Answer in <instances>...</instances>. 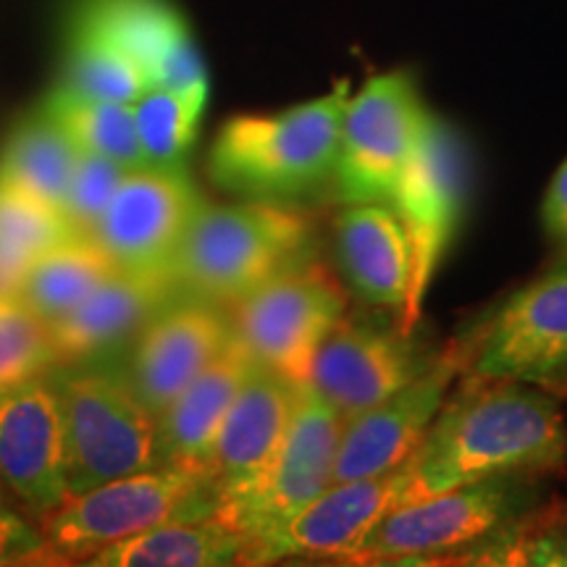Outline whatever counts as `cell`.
Masks as SVG:
<instances>
[{
	"instance_id": "obj_1",
	"label": "cell",
	"mask_w": 567,
	"mask_h": 567,
	"mask_svg": "<svg viewBox=\"0 0 567 567\" xmlns=\"http://www.w3.org/2000/svg\"><path fill=\"white\" fill-rule=\"evenodd\" d=\"M565 463L567 423L555 396L526 381L471 373L400 465V505L481 478L538 476Z\"/></svg>"
},
{
	"instance_id": "obj_2",
	"label": "cell",
	"mask_w": 567,
	"mask_h": 567,
	"mask_svg": "<svg viewBox=\"0 0 567 567\" xmlns=\"http://www.w3.org/2000/svg\"><path fill=\"white\" fill-rule=\"evenodd\" d=\"M350 82L279 113L234 116L218 130L208 172L218 187L258 200L302 195L334 176Z\"/></svg>"
},
{
	"instance_id": "obj_3",
	"label": "cell",
	"mask_w": 567,
	"mask_h": 567,
	"mask_svg": "<svg viewBox=\"0 0 567 567\" xmlns=\"http://www.w3.org/2000/svg\"><path fill=\"white\" fill-rule=\"evenodd\" d=\"M308 239V221L300 213L274 200L203 203L172 268L182 292L216 305H234L284 268L300 264Z\"/></svg>"
},
{
	"instance_id": "obj_4",
	"label": "cell",
	"mask_w": 567,
	"mask_h": 567,
	"mask_svg": "<svg viewBox=\"0 0 567 567\" xmlns=\"http://www.w3.org/2000/svg\"><path fill=\"white\" fill-rule=\"evenodd\" d=\"M218 499L205 473L151 467L105 481L69 496L40 520L48 563L84 565L111 544L145 534L172 520L216 515Z\"/></svg>"
},
{
	"instance_id": "obj_5",
	"label": "cell",
	"mask_w": 567,
	"mask_h": 567,
	"mask_svg": "<svg viewBox=\"0 0 567 567\" xmlns=\"http://www.w3.org/2000/svg\"><path fill=\"white\" fill-rule=\"evenodd\" d=\"M542 488L530 473H509L417 496L396 505L347 557L354 565L444 563L502 526L528 515Z\"/></svg>"
},
{
	"instance_id": "obj_6",
	"label": "cell",
	"mask_w": 567,
	"mask_h": 567,
	"mask_svg": "<svg viewBox=\"0 0 567 567\" xmlns=\"http://www.w3.org/2000/svg\"><path fill=\"white\" fill-rule=\"evenodd\" d=\"M344 417L310 384L297 386L287 436L266 473L243 496L216 509L252 547V563L266 565L268 549L316 496L334 484V463Z\"/></svg>"
},
{
	"instance_id": "obj_7",
	"label": "cell",
	"mask_w": 567,
	"mask_h": 567,
	"mask_svg": "<svg viewBox=\"0 0 567 567\" xmlns=\"http://www.w3.org/2000/svg\"><path fill=\"white\" fill-rule=\"evenodd\" d=\"M431 118L405 71L373 74L350 92L334 172L342 200L392 203Z\"/></svg>"
},
{
	"instance_id": "obj_8",
	"label": "cell",
	"mask_w": 567,
	"mask_h": 567,
	"mask_svg": "<svg viewBox=\"0 0 567 567\" xmlns=\"http://www.w3.org/2000/svg\"><path fill=\"white\" fill-rule=\"evenodd\" d=\"M55 396L69 496L155 467V417L124 381L74 375Z\"/></svg>"
},
{
	"instance_id": "obj_9",
	"label": "cell",
	"mask_w": 567,
	"mask_h": 567,
	"mask_svg": "<svg viewBox=\"0 0 567 567\" xmlns=\"http://www.w3.org/2000/svg\"><path fill=\"white\" fill-rule=\"evenodd\" d=\"M347 313V295L316 264H295L231 305L234 337L260 365L305 384L318 347Z\"/></svg>"
},
{
	"instance_id": "obj_10",
	"label": "cell",
	"mask_w": 567,
	"mask_h": 567,
	"mask_svg": "<svg viewBox=\"0 0 567 567\" xmlns=\"http://www.w3.org/2000/svg\"><path fill=\"white\" fill-rule=\"evenodd\" d=\"M467 166L457 134L436 116L431 118L392 200L410 243V289L400 310V331L405 334H413L421 323L431 281L455 239L471 184Z\"/></svg>"
},
{
	"instance_id": "obj_11",
	"label": "cell",
	"mask_w": 567,
	"mask_h": 567,
	"mask_svg": "<svg viewBox=\"0 0 567 567\" xmlns=\"http://www.w3.org/2000/svg\"><path fill=\"white\" fill-rule=\"evenodd\" d=\"M476 337L436 352L429 368L384 402L347 417L339 439L334 481L384 476L413 455L429 434L452 386L471 371Z\"/></svg>"
},
{
	"instance_id": "obj_12",
	"label": "cell",
	"mask_w": 567,
	"mask_h": 567,
	"mask_svg": "<svg viewBox=\"0 0 567 567\" xmlns=\"http://www.w3.org/2000/svg\"><path fill=\"white\" fill-rule=\"evenodd\" d=\"M471 373L567 386V255L488 318L476 337Z\"/></svg>"
},
{
	"instance_id": "obj_13",
	"label": "cell",
	"mask_w": 567,
	"mask_h": 567,
	"mask_svg": "<svg viewBox=\"0 0 567 567\" xmlns=\"http://www.w3.org/2000/svg\"><path fill=\"white\" fill-rule=\"evenodd\" d=\"M203 197L184 166L130 168L87 237L118 268L172 266Z\"/></svg>"
},
{
	"instance_id": "obj_14",
	"label": "cell",
	"mask_w": 567,
	"mask_h": 567,
	"mask_svg": "<svg viewBox=\"0 0 567 567\" xmlns=\"http://www.w3.org/2000/svg\"><path fill=\"white\" fill-rule=\"evenodd\" d=\"M434 354L425 352L413 334L386 331L342 318L318 347L305 384L337 410L352 417L400 392L429 368Z\"/></svg>"
},
{
	"instance_id": "obj_15",
	"label": "cell",
	"mask_w": 567,
	"mask_h": 567,
	"mask_svg": "<svg viewBox=\"0 0 567 567\" xmlns=\"http://www.w3.org/2000/svg\"><path fill=\"white\" fill-rule=\"evenodd\" d=\"M231 339V316L221 305L197 297L172 302L134 339L124 384L158 417Z\"/></svg>"
},
{
	"instance_id": "obj_16",
	"label": "cell",
	"mask_w": 567,
	"mask_h": 567,
	"mask_svg": "<svg viewBox=\"0 0 567 567\" xmlns=\"http://www.w3.org/2000/svg\"><path fill=\"white\" fill-rule=\"evenodd\" d=\"M71 21L130 55L151 87L208 101L203 55L187 21L168 0H80Z\"/></svg>"
},
{
	"instance_id": "obj_17",
	"label": "cell",
	"mask_w": 567,
	"mask_h": 567,
	"mask_svg": "<svg viewBox=\"0 0 567 567\" xmlns=\"http://www.w3.org/2000/svg\"><path fill=\"white\" fill-rule=\"evenodd\" d=\"M0 486L38 523L69 499L59 396L42 379L0 394Z\"/></svg>"
},
{
	"instance_id": "obj_18",
	"label": "cell",
	"mask_w": 567,
	"mask_h": 567,
	"mask_svg": "<svg viewBox=\"0 0 567 567\" xmlns=\"http://www.w3.org/2000/svg\"><path fill=\"white\" fill-rule=\"evenodd\" d=\"M184 292L172 266L116 268L80 305L48 323L59 363H76L137 337Z\"/></svg>"
},
{
	"instance_id": "obj_19",
	"label": "cell",
	"mask_w": 567,
	"mask_h": 567,
	"mask_svg": "<svg viewBox=\"0 0 567 567\" xmlns=\"http://www.w3.org/2000/svg\"><path fill=\"white\" fill-rule=\"evenodd\" d=\"M297 386L287 375L258 365L226 413L208 457L218 507L243 496L266 473L292 421ZM216 507V509H218Z\"/></svg>"
},
{
	"instance_id": "obj_20",
	"label": "cell",
	"mask_w": 567,
	"mask_h": 567,
	"mask_svg": "<svg viewBox=\"0 0 567 567\" xmlns=\"http://www.w3.org/2000/svg\"><path fill=\"white\" fill-rule=\"evenodd\" d=\"M402 471L373 478L334 481L316 496L268 549V563L284 557H331L347 563L375 523L402 499Z\"/></svg>"
},
{
	"instance_id": "obj_21",
	"label": "cell",
	"mask_w": 567,
	"mask_h": 567,
	"mask_svg": "<svg viewBox=\"0 0 567 567\" xmlns=\"http://www.w3.org/2000/svg\"><path fill=\"white\" fill-rule=\"evenodd\" d=\"M258 365L250 350L234 337L193 384L155 417V467L205 473L218 429Z\"/></svg>"
},
{
	"instance_id": "obj_22",
	"label": "cell",
	"mask_w": 567,
	"mask_h": 567,
	"mask_svg": "<svg viewBox=\"0 0 567 567\" xmlns=\"http://www.w3.org/2000/svg\"><path fill=\"white\" fill-rule=\"evenodd\" d=\"M337 255L363 300L400 313L410 289V243L392 203H347L337 218Z\"/></svg>"
},
{
	"instance_id": "obj_23",
	"label": "cell",
	"mask_w": 567,
	"mask_h": 567,
	"mask_svg": "<svg viewBox=\"0 0 567 567\" xmlns=\"http://www.w3.org/2000/svg\"><path fill=\"white\" fill-rule=\"evenodd\" d=\"M90 567H221L255 565L250 542L218 515L172 520L145 534L111 544Z\"/></svg>"
},
{
	"instance_id": "obj_24",
	"label": "cell",
	"mask_w": 567,
	"mask_h": 567,
	"mask_svg": "<svg viewBox=\"0 0 567 567\" xmlns=\"http://www.w3.org/2000/svg\"><path fill=\"white\" fill-rule=\"evenodd\" d=\"M80 147L38 109L13 126L0 147V182L24 189L63 213Z\"/></svg>"
},
{
	"instance_id": "obj_25",
	"label": "cell",
	"mask_w": 567,
	"mask_h": 567,
	"mask_svg": "<svg viewBox=\"0 0 567 567\" xmlns=\"http://www.w3.org/2000/svg\"><path fill=\"white\" fill-rule=\"evenodd\" d=\"M116 268L95 239L87 234H71L32 260L21 276L17 297L34 316L51 323L80 305Z\"/></svg>"
},
{
	"instance_id": "obj_26",
	"label": "cell",
	"mask_w": 567,
	"mask_h": 567,
	"mask_svg": "<svg viewBox=\"0 0 567 567\" xmlns=\"http://www.w3.org/2000/svg\"><path fill=\"white\" fill-rule=\"evenodd\" d=\"M40 109L69 134L80 151L105 155L126 168L147 166L142 158L132 103L101 101L55 84Z\"/></svg>"
},
{
	"instance_id": "obj_27",
	"label": "cell",
	"mask_w": 567,
	"mask_h": 567,
	"mask_svg": "<svg viewBox=\"0 0 567 567\" xmlns=\"http://www.w3.org/2000/svg\"><path fill=\"white\" fill-rule=\"evenodd\" d=\"M63 87L101 101L134 103L151 84L142 69L116 45L71 21L66 55H63Z\"/></svg>"
},
{
	"instance_id": "obj_28",
	"label": "cell",
	"mask_w": 567,
	"mask_h": 567,
	"mask_svg": "<svg viewBox=\"0 0 567 567\" xmlns=\"http://www.w3.org/2000/svg\"><path fill=\"white\" fill-rule=\"evenodd\" d=\"M208 101L166 87H147L132 103L134 130L147 166H184Z\"/></svg>"
},
{
	"instance_id": "obj_29",
	"label": "cell",
	"mask_w": 567,
	"mask_h": 567,
	"mask_svg": "<svg viewBox=\"0 0 567 567\" xmlns=\"http://www.w3.org/2000/svg\"><path fill=\"white\" fill-rule=\"evenodd\" d=\"M71 224L53 205L0 182V258L21 274L38 255L69 239Z\"/></svg>"
},
{
	"instance_id": "obj_30",
	"label": "cell",
	"mask_w": 567,
	"mask_h": 567,
	"mask_svg": "<svg viewBox=\"0 0 567 567\" xmlns=\"http://www.w3.org/2000/svg\"><path fill=\"white\" fill-rule=\"evenodd\" d=\"M59 365L51 331L19 297L0 300V394L38 381Z\"/></svg>"
},
{
	"instance_id": "obj_31",
	"label": "cell",
	"mask_w": 567,
	"mask_h": 567,
	"mask_svg": "<svg viewBox=\"0 0 567 567\" xmlns=\"http://www.w3.org/2000/svg\"><path fill=\"white\" fill-rule=\"evenodd\" d=\"M130 168L105 155L80 151L63 216L76 234H92Z\"/></svg>"
},
{
	"instance_id": "obj_32",
	"label": "cell",
	"mask_w": 567,
	"mask_h": 567,
	"mask_svg": "<svg viewBox=\"0 0 567 567\" xmlns=\"http://www.w3.org/2000/svg\"><path fill=\"white\" fill-rule=\"evenodd\" d=\"M48 563L40 523L0 486V565Z\"/></svg>"
},
{
	"instance_id": "obj_33",
	"label": "cell",
	"mask_w": 567,
	"mask_h": 567,
	"mask_svg": "<svg viewBox=\"0 0 567 567\" xmlns=\"http://www.w3.org/2000/svg\"><path fill=\"white\" fill-rule=\"evenodd\" d=\"M544 231L555 239L557 245L567 247V158L559 163V168L551 176L547 195L542 205Z\"/></svg>"
},
{
	"instance_id": "obj_34",
	"label": "cell",
	"mask_w": 567,
	"mask_h": 567,
	"mask_svg": "<svg viewBox=\"0 0 567 567\" xmlns=\"http://www.w3.org/2000/svg\"><path fill=\"white\" fill-rule=\"evenodd\" d=\"M21 276L24 274H21L19 268H13L11 264H6V260L0 258V300H3V297H17Z\"/></svg>"
}]
</instances>
